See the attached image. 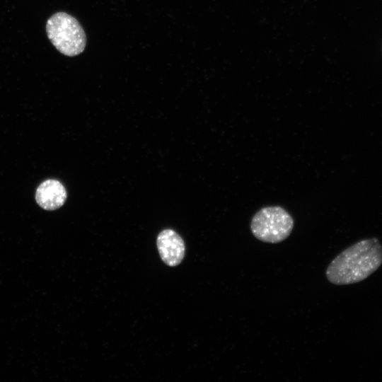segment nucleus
I'll return each instance as SVG.
<instances>
[{"label": "nucleus", "instance_id": "f257e3e1", "mask_svg": "<svg viewBox=\"0 0 382 382\" xmlns=\"http://www.w3.org/2000/svg\"><path fill=\"white\" fill-rule=\"evenodd\" d=\"M381 264L382 245L378 239L371 238L359 241L341 252L330 263L325 274L335 285L352 284L369 277Z\"/></svg>", "mask_w": 382, "mask_h": 382}, {"label": "nucleus", "instance_id": "f03ea898", "mask_svg": "<svg viewBox=\"0 0 382 382\" xmlns=\"http://www.w3.org/2000/svg\"><path fill=\"white\" fill-rule=\"evenodd\" d=\"M48 38L62 54L74 57L86 46V35L78 21L64 12L52 15L46 24Z\"/></svg>", "mask_w": 382, "mask_h": 382}, {"label": "nucleus", "instance_id": "7ed1b4c3", "mask_svg": "<svg viewBox=\"0 0 382 382\" xmlns=\"http://www.w3.org/2000/svg\"><path fill=\"white\" fill-rule=\"evenodd\" d=\"M294 228L290 214L279 206L260 209L252 218L250 230L258 240L277 243L289 237Z\"/></svg>", "mask_w": 382, "mask_h": 382}, {"label": "nucleus", "instance_id": "20e7f679", "mask_svg": "<svg viewBox=\"0 0 382 382\" xmlns=\"http://www.w3.org/2000/svg\"><path fill=\"white\" fill-rule=\"evenodd\" d=\"M157 248L162 260L170 267L179 265L185 255V243L172 229H165L158 234Z\"/></svg>", "mask_w": 382, "mask_h": 382}, {"label": "nucleus", "instance_id": "39448f33", "mask_svg": "<svg viewBox=\"0 0 382 382\" xmlns=\"http://www.w3.org/2000/svg\"><path fill=\"white\" fill-rule=\"evenodd\" d=\"M67 197L64 185L58 180L50 179L42 183L35 193L37 203L46 210H54L62 207Z\"/></svg>", "mask_w": 382, "mask_h": 382}]
</instances>
